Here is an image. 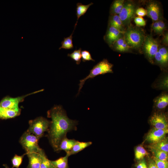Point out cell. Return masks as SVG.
I'll use <instances>...</instances> for the list:
<instances>
[{
  "label": "cell",
  "instance_id": "7c38bea8",
  "mask_svg": "<svg viewBox=\"0 0 168 168\" xmlns=\"http://www.w3.org/2000/svg\"><path fill=\"white\" fill-rule=\"evenodd\" d=\"M43 151L41 149L38 152L26 153L29 159L27 168H40Z\"/></svg>",
  "mask_w": 168,
  "mask_h": 168
},
{
  "label": "cell",
  "instance_id": "484cf974",
  "mask_svg": "<svg viewBox=\"0 0 168 168\" xmlns=\"http://www.w3.org/2000/svg\"><path fill=\"white\" fill-rule=\"evenodd\" d=\"M81 51L82 49L80 48L78 49L74 50L71 54H68V56L75 61L77 64H79L81 61Z\"/></svg>",
  "mask_w": 168,
  "mask_h": 168
},
{
  "label": "cell",
  "instance_id": "4fadbf2b",
  "mask_svg": "<svg viewBox=\"0 0 168 168\" xmlns=\"http://www.w3.org/2000/svg\"><path fill=\"white\" fill-rule=\"evenodd\" d=\"M147 15L152 20L158 21L160 17V9L158 4L155 2L150 3L146 10Z\"/></svg>",
  "mask_w": 168,
  "mask_h": 168
},
{
  "label": "cell",
  "instance_id": "e575fe53",
  "mask_svg": "<svg viewBox=\"0 0 168 168\" xmlns=\"http://www.w3.org/2000/svg\"><path fill=\"white\" fill-rule=\"evenodd\" d=\"M135 13L139 16L142 17L147 15V12L146 10L141 7L138 8L136 10Z\"/></svg>",
  "mask_w": 168,
  "mask_h": 168
},
{
  "label": "cell",
  "instance_id": "b9f144b4",
  "mask_svg": "<svg viewBox=\"0 0 168 168\" xmlns=\"http://www.w3.org/2000/svg\"><path fill=\"white\" fill-rule=\"evenodd\" d=\"M3 166L5 167V168H10L6 164H4Z\"/></svg>",
  "mask_w": 168,
  "mask_h": 168
},
{
  "label": "cell",
  "instance_id": "7402d4cb",
  "mask_svg": "<svg viewBox=\"0 0 168 168\" xmlns=\"http://www.w3.org/2000/svg\"><path fill=\"white\" fill-rule=\"evenodd\" d=\"M124 0H116L112 3L110 8V12L113 14H119L124 5Z\"/></svg>",
  "mask_w": 168,
  "mask_h": 168
},
{
  "label": "cell",
  "instance_id": "8992f818",
  "mask_svg": "<svg viewBox=\"0 0 168 168\" xmlns=\"http://www.w3.org/2000/svg\"><path fill=\"white\" fill-rule=\"evenodd\" d=\"M43 90V89L41 90L27 95L16 97L13 98L9 96L6 97L0 102V107L12 109H20L19 107V104L20 102L23 100L26 97L33 94H35L42 91Z\"/></svg>",
  "mask_w": 168,
  "mask_h": 168
},
{
  "label": "cell",
  "instance_id": "f35d334b",
  "mask_svg": "<svg viewBox=\"0 0 168 168\" xmlns=\"http://www.w3.org/2000/svg\"><path fill=\"white\" fill-rule=\"evenodd\" d=\"M147 168H157L153 160H151L149 161Z\"/></svg>",
  "mask_w": 168,
  "mask_h": 168
},
{
  "label": "cell",
  "instance_id": "277c9868",
  "mask_svg": "<svg viewBox=\"0 0 168 168\" xmlns=\"http://www.w3.org/2000/svg\"><path fill=\"white\" fill-rule=\"evenodd\" d=\"M124 40L130 48H138L143 44L144 37L139 29L130 28L124 33Z\"/></svg>",
  "mask_w": 168,
  "mask_h": 168
},
{
  "label": "cell",
  "instance_id": "836d02e7",
  "mask_svg": "<svg viewBox=\"0 0 168 168\" xmlns=\"http://www.w3.org/2000/svg\"><path fill=\"white\" fill-rule=\"evenodd\" d=\"M154 57L156 61L161 64H164L167 63L158 51L155 54Z\"/></svg>",
  "mask_w": 168,
  "mask_h": 168
},
{
  "label": "cell",
  "instance_id": "5b68a950",
  "mask_svg": "<svg viewBox=\"0 0 168 168\" xmlns=\"http://www.w3.org/2000/svg\"><path fill=\"white\" fill-rule=\"evenodd\" d=\"M39 138L27 131L21 137L20 142L26 153L38 152L41 149L38 145Z\"/></svg>",
  "mask_w": 168,
  "mask_h": 168
},
{
  "label": "cell",
  "instance_id": "44dd1931",
  "mask_svg": "<svg viewBox=\"0 0 168 168\" xmlns=\"http://www.w3.org/2000/svg\"><path fill=\"white\" fill-rule=\"evenodd\" d=\"M68 156L66 155L55 161H51L55 168H69L68 164Z\"/></svg>",
  "mask_w": 168,
  "mask_h": 168
},
{
  "label": "cell",
  "instance_id": "cb8c5ba5",
  "mask_svg": "<svg viewBox=\"0 0 168 168\" xmlns=\"http://www.w3.org/2000/svg\"><path fill=\"white\" fill-rule=\"evenodd\" d=\"M73 32L69 36L64 38V40L61 43V46L59 48V49H69L73 48L72 39Z\"/></svg>",
  "mask_w": 168,
  "mask_h": 168
},
{
  "label": "cell",
  "instance_id": "7a4b0ae2",
  "mask_svg": "<svg viewBox=\"0 0 168 168\" xmlns=\"http://www.w3.org/2000/svg\"><path fill=\"white\" fill-rule=\"evenodd\" d=\"M113 65L110 63L107 59H104L95 65L91 70L89 74L85 78L80 80L77 96L79 93L85 82L88 79L92 78L101 74L113 72Z\"/></svg>",
  "mask_w": 168,
  "mask_h": 168
},
{
  "label": "cell",
  "instance_id": "f1b7e54d",
  "mask_svg": "<svg viewBox=\"0 0 168 168\" xmlns=\"http://www.w3.org/2000/svg\"><path fill=\"white\" fill-rule=\"evenodd\" d=\"M26 154V153L22 156H18L15 155L11 160L12 168H19L22 163L23 159L24 156Z\"/></svg>",
  "mask_w": 168,
  "mask_h": 168
},
{
  "label": "cell",
  "instance_id": "3957f363",
  "mask_svg": "<svg viewBox=\"0 0 168 168\" xmlns=\"http://www.w3.org/2000/svg\"><path fill=\"white\" fill-rule=\"evenodd\" d=\"M50 124L49 120L43 117H39L29 121V126L27 131L39 139L45 132L48 130Z\"/></svg>",
  "mask_w": 168,
  "mask_h": 168
},
{
  "label": "cell",
  "instance_id": "74e56055",
  "mask_svg": "<svg viewBox=\"0 0 168 168\" xmlns=\"http://www.w3.org/2000/svg\"><path fill=\"white\" fill-rule=\"evenodd\" d=\"M152 29L157 33H159V28L157 21L155 22L152 26Z\"/></svg>",
  "mask_w": 168,
  "mask_h": 168
},
{
  "label": "cell",
  "instance_id": "9c48e42d",
  "mask_svg": "<svg viewBox=\"0 0 168 168\" xmlns=\"http://www.w3.org/2000/svg\"><path fill=\"white\" fill-rule=\"evenodd\" d=\"M151 124L154 128L162 129H167L168 124L167 118L163 114L155 113L150 119Z\"/></svg>",
  "mask_w": 168,
  "mask_h": 168
},
{
  "label": "cell",
  "instance_id": "83f0119b",
  "mask_svg": "<svg viewBox=\"0 0 168 168\" xmlns=\"http://www.w3.org/2000/svg\"><path fill=\"white\" fill-rule=\"evenodd\" d=\"M40 168H55L51 161L47 158L44 151L42 154V159Z\"/></svg>",
  "mask_w": 168,
  "mask_h": 168
},
{
  "label": "cell",
  "instance_id": "4dcf8cb0",
  "mask_svg": "<svg viewBox=\"0 0 168 168\" xmlns=\"http://www.w3.org/2000/svg\"><path fill=\"white\" fill-rule=\"evenodd\" d=\"M153 159L157 168H168V162L167 161L158 160L154 157Z\"/></svg>",
  "mask_w": 168,
  "mask_h": 168
},
{
  "label": "cell",
  "instance_id": "e0dca14e",
  "mask_svg": "<svg viewBox=\"0 0 168 168\" xmlns=\"http://www.w3.org/2000/svg\"><path fill=\"white\" fill-rule=\"evenodd\" d=\"M148 147L150 149H154L168 152V139L165 137L160 141L156 143H151Z\"/></svg>",
  "mask_w": 168,
  "mask_h": 168
},
{
  "label": "cell",
  "instance_id": "5bb4252c",
  "mask_svg": "<svg viewBox=\"0 0 168 168\" xmlns=\"http://www.w3.org/2000/svg\"><path fill=\"white\" fill-rule=\"evenodd\" d=\"M21 109H12L0 107V119H6L14 118L19 115Z\"/></svg>",
  "mask_w": 168,
  "mask_h": 168
},
{
  "label": "cell",
  "instance_id": "1f68e13d",
  "mask_svg": "<svg viewBox=\"0 0 168 168\" xmlns=\"http://www.w3.org/2000/svg\"><path fill=\"white\" fill-rule=\"evenodd\" d=\"M158 51L165 61L167 63L168 60V53L167 49L164 47H162L158 49Z\"/></svg>",
  "mask_w": 168,
  "mask_h": 168
},
{
  "label": "cell",
  "instance_id": "d590c367",
  "mask_svg": "<svg viewBox=\"0 0 168 168\" xmlns=\"http://www.w3.org/2000/svg\"><path fill=\"white\" fill-rule=\"evenodd\" d=\"M157 21L159 28V33H162L165 29V24L162 21Z\"/></svg>",
  "mask_w": 168,
  "mask_h": 168
},
{
  "label": "cell",
  "instance_id": "60d3db41",
  "mask_svg": "<svg viewBox=\"0 0 168 168\" xmlns=\"http://www.w3.org/2000/svg\"><path fill=\"white\" fill-rule=\"evenodd\" d=\"M168 34H166L164 36V39L163 40V41L164 43L166 44H168Z\"/></svg>",
  "mask_w": 168,
  "mask_h": 168
},
{
  "label": "cell",
  "instance_id": "ab89813d",
  "mask_svg": "<svg viewBox=\"0 0 168 168\" xmlns=\"http://www.w3.org/2000/svg\"><path fill=\"white\" fill-rule=\"evenodd\" d=\"M161 86L164 88H167L168 87V78L166 77L162 81L161 83Z\"/></svg>",
  "mask_w": 168,
  "mask_h": 168
},
{
  "label": "cell",
  "instance_id": "ba28073f",
  "mask_svg": "<svg viewBox=\"0 0 168 168\" xmlns=\"http://www.w3.org/2000/svg\"><path fill=\"white\" fill-rule=\"evenodd\" d=\"M134 5L131 3L124 4L119 16L124 25L128 24L134 17L135 13Z\"/></svg>",
  "mask_w": 168,
  "mask_h": 168
},
{
  "label": "cell",
  "instance_id": "2e32d148",
  "mask_svg": "<svg viewBox=\"0 0 168 168\" xmlns=\"http://www.w3.org/2000/svg\"><path fill=\"white\" fill-rule=\"evenodd\" d=\"M92 143L91 142H81L77 141L71 151L66 153L68 156L76 154L91 145Z\"/></svg>",
  "mask_w": 168,
  "mask_h": 168
},
{
  "label": "cell",
  "instance_id": "603a6c76",
  "mask_svg": "<svg viewBox=\"0 0 168 168\" xmlns=\"http://www.w3.org/2000/svg\"><path fill=\"white\" fill-rule=\"evenodd\" d=\"M156 107L159 109L165 108L168 104V96L163 94L157 97L155 100Z\"/></svg>",
  "mask_w": 168,
  "mask_h": 168
},
{
  "label": "cell",
  "instance_id": "30bf717a",
  "mask_svg": "<svg viewBox=\"0 0 168 168\" xmlns=\"http://www.w3.org/2000/svg\"><path fill=\"white\" fill-rule=\"evenodd\" d=\"M168 133V129H159L153 128L148 133L146 140L151 143H156L164 138Z\"/></svg>",
  "mask_w": 168,
  "mask_h": 168
},
{
  "label": "cell",
  "instance_id": "ffe728a7",
  "mask_svg": "<svg viewBox=\"0 0 168 168\" xmlns=\"http://www.w3.org/2000/svg\"><path fill=\"white\" fill-rule=\"evenodd\" d=\"M93 4L92 2H91L87 5H83L80 2H78L77 4L76 15L77 16V21L74 26V29L77 25L78 20L80 17L85 14L90 6Z\"/></svg>",
  "mask_w": 168,
  "mask_h": 168
},
{
  "label": "cell",
  "instance_id": "d4e9b609",
  "mask_svg": "<svg viewBox=\"0 0 168 168\" xmlns=\"http://www.w3.org/2000/svg\"><path fill=\"white\" fill-rule=\"evenodd\" d=\"M156 158L162 161H167L168 158V153L163 151L154 149H150Z\"/></svg>",
  "mask_w": 168,
  "mask_h": 168
},
{
  "label": "cell",
  "instance_id": "d6a6232c",
  "mask_svg": "<svg viewBox=\"0 0 168 168\" xmlns=\"http://www.w3.org/2000/svg\"><path fill=\"white\" fill-rule=\"evenodd\" d=\"M134 22L136 25L139 26H144L146 24L145 20L142 17L140 16L135 17L134 19Z\"/></svg>",
  "mask_w": 168,
  "mask_h": 168
},
{
  "label": "cell",
  "instance_id": "ac0fdd59",
  "mask_svg": "<svg viewBox=\"0 0 168 168\" xmlns=\"http://www.w3.org/2000/svg\"><path fill=\"white\" fill-rule=\"evenodd\" d=\"M109 25L114 27L121 31L124 32L123 25L118 15L113 14L109 20Z\"/></svg>",
  "mask_w": 168,
  "mask_h": 168
},
{
  "label": "cell",
  "instance_id": "52a82bcc",
  "mask_svg": "<svg viewBox=\"0 0 168 168\" xmlns=\"http://www.w3.org/2000/svg\"><path fill=\"white\" fill-rule=\"evenodd\" d=\"M143 43L144 51L148 58L152 60L158 50V44L156 40L150 36L145 38Z\"/></svg>",
  "mask_w": 168,
  "mask_h": 168
},
{
  "label": "cell",
  "instance_id": "9a60e30c",
  "mask_svg": "<svg viewBox=\"0 0 168 168\" xmlns=\"http://www.w3.org/2000/svg\"><path fill=\"white\" fill-rule=\"evenodd\" d=\"M77 141L74 139H69L67 137H64L60 142L58 151L63 150L66 153H68L71 151Z\"/></svg>",
  "mask_w": 168,
  "mask_h": 168
},
{
  "label": "cell",
  "instance_id": "6da1fadb",
  "mask_svg": "<svg viewBox=\"0 0 168 168\" xmlns=\"http://www.w3.org/2000/svg\"><path fill=\"white\" fill-rule=\"evenodd\" d=\"M48 117L51 118L48 130L49 142L54 150H58L62 140L67 133L77 129V122L69 118L66 112L60 105H55L47 112Z\"/></svg>",
  "mask_w": 168,
  "mask_h": 168
},
{
  "label": "cell",
  "instance_id": "d6986e66",
  "mask_svg": "<svg viewBox=\"0 0 168 168\" xmlns=\"http://www.w3.org/2000/svg\"><path fill=\"white\" fill-rule=\"evenodd\" d=\"M112 46L114 49L121 52L127 51L130 48L124 39L121 38L115 41Z\"/></svg>",
  "mask_w": 168,
  "mask_h": 168
},
{
  "label": "cell",
  "instance_id": "8d00e7d4",
  "mask_svg": "<svg viewBox=\"0 0 168 168\" xmlns=\"http://www.w3.org/2000/svg\"><path fill=\"white\" fill-rule=\"evenodd\" d=\"M137 168H147L146 162L144 159L141 160L138 164Z\"/></svg>",
  "mask_w": 168,
  "mask_h": 168
},
{
  "label": "cell",
  "instance_id": "4316f807",
  "mask_svg": "<svg viewBox=\"0 0 168 168\" xmlns=\"http://www.w3.org/2000/svg\"><path fill=\"white\" fill-rule=\"evenodd\" d=\"M148 154V153L142 146L137 147L135 150V158L138 160L143 159L144 157Z\"/></svg>",
  "mask_w": 168,
  "mask_h": 168
},
{
  "label": "cell",
  "instance_id": "8fae6325",
  "mask_svg": "<svg viewBox=\"0 0 168 168\" xmlns=\"http://www.w3.org/2000/svg\"><path fill=\"white\" fill-rule=\"evenodd\" d=\"M124 32L114 27L109 25L104 40L110 46H112L114 43L121 37Z\"/></svg>",
  "mask_w": 168,
  "mask_h": 168
},
{
  "label": "cell",
  "instance_id": "f546056e",
  "mask_svg": "<svg viewBox=\"0 0 168 168\" xmlns=\"http://www.w3.org/2000/svg\"><path fill=\"white\" fill-rule=\"evenodd\" d=\"M81 54L82 61L83 62L89 61H95V60L92 58L90 53L88 51L86 50L82 51Z\"/></svg>",
  "mask_w": 168,
  "mask_h": 168
}]
</instances>
